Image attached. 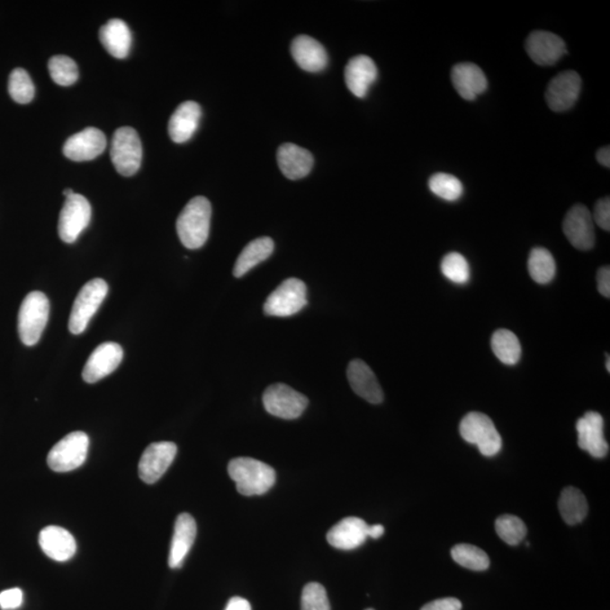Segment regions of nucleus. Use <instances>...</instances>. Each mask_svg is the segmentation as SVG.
<instances>
[{"label": "nucleus", "instance_id": "1", "mask_svg": "<svg viewBox=\"0 0 610 610\" xmlns=\"http://www.w3.org/2000/svg\"><path fill=\"white\" fill-rule=\"evenodd\" d=\"M211 205L209 199L194 197L185 205L176 220V232L181 243L190 250L205 245L210 236Z\"/></svg>", "mask_w": 610, "mask_h": 610}, {"label": "nucleus", "instance_id": "2", "mask_svg": "<svg viewBox=\"0 0 610 610\" xmlns=\"http://www.w3.org/2000/svg\"><path fill=\"white\" fill-rule=\"evenodd\" d=\"M228 471L231 480L236 481L238 492L245 497L266 494L276 483L274 468L257 459H233Z\"/></svg>", "mask_w": 610, "mask_h": 610}, {"label": "nucleus", "instance_id": "3", "mask_svg": "<svg viewBox=\"0 0 610 610\" xmlns=\"http://www.w3.org/2000/svg\"><path fill=\"white\" fill-rule=\"evenodd\" d=\"M50 303L42 292H31L25 296L19 312V335L26 346H34L46 329Z\"/></svg>", "mask_w": 610, "mask_h": 610}, {"label": "nucleus", "instance_id": "4", "mask_svg": "<svg viewBox=\"0 0 610 610\" xmlns=\"http://www.w3.org/2000/svg\"><path fill=\"white\" fill-rule=\"evenodd\" d=\"M108 291L107 282L102 278H95L82 287L75 299L72 313H70L68 324L70 333L79 335L85 331L93 316L107 298Z\"/></svg>", "mask_w": 610, "mask_h": 610}, {"label": "nucleus", "instance_id": "5", "mask_svg": "<svg viewBox=\"0 0 610 610\" xmlns=\"http://www.w3.org/2000/svg\"><path fill=\"white\" fill-rule=\"evenodd\" d=\"M459 430L462 439L479 446L485 457H494L502 449V437L488 415L477 412L467 414Z\"/></svg>", "mask_w": 610, "mask_h": 610}, {"label": "nucleus", "instance_id": "6", "mask_svg": "<svg viewBox=\"0 0 610 610\" xmlns=\"http://www.w3.org/2000/svg\"><path fill=\"white\" fill-rule=\"evenodd\" d=\"M90 439L86 433H69L61 439L48 454V465L57 472H67L81 467L85 462Z\"/></svg>", "mask_w": 610, "mask_h": 610}, {"label": "nucleus", "instance_id": "7", "mask_svg": "<svg viewBox=\"0 0 610 610\" xmlns=\"http://www.w3.org/2000/svg\"><path fill=\"white\" fill-rule=\"evenodd\" d=\"M307 303L305 283L298 278H289L268 296L264 312L271 317H291L303 310Z\"/></svg>", "mask_w": 610, "mask_h": 610}, {"label": "nucleus", "instance_id": "8", "mask_svg": "<svg viewBox=\"0 0 610 610\" xmlns=\"http://www.w3.org/2000/svg\"><path fill=\"white\" fill-rule=\"evenodd\" d=\"M143 148L139 134L130 127H122L114 132L112 145V161L123 176H131L139 170Z\"/></svg>", "mask_w": 610, "mask_h": 610}, {"label": "nucleus", "instance_id": "9", "mask_svg": "<svg viewBox=\"0 0 610 610\" xmlns=\"http://www.w3.org/2000/svg\"><path fill=\"white\" fill-rule=\"evenodd\" d=\"M263 402L269 414L283 419L299 418L309 404L307 397L284 383L269 386L264 392Z\"/></svg>", "mask_w": 610, "mask_h": 610}, {"label": "nucleus", "instance_id": "10", "mask_svg": "<svg viewBox=\"0 0 610 610\" xmlns=\"http://www.w3.org/2000/svg\"><path fill=\"white\" fill-rule=\"evenodd\" d=\"M91 218V203L85 197L79 193H74L66 198L58 222V234L61 240L66 243L77 241L81 233L90 224Z\"/></svg>", "mask_w": 610, "mask_h": 610}, {"label": "nucleus", "instance_id": "11", "mask_svg": "<svg viewBox=\"0 0 610 610\" xmlns=\"http://www.w3.org/2000/svg\"><path fill=\"white\" fill-rule=\"evenodd\" d=\"M178 446L174 442H156L141 455L139 466L140 480L146 484L157 483L174 462Z\"/></svg>", "mask_w": 610, "mask_h": 610}, {"label": "nucleus", "instance_id": "12", "mask_svg": "<svg viewBox=\"0 0 610 610\" xmlns=\"http://www.w3.org/2000/svg\"><path fill=\"white\" fill-rule=\"evenodd\" d=\"M581 77L576 72H563L552 79L546 90L548 107L555 112L571 109L580 95Z\"/></svg>", "mask_w": 610, "mask_h": 610}, {"label": "nucleus", "instance_id": "13", "mask_svg": "<svg viewBox=\"0 0 610 610\" xmlns=\"http://www.w3.org/2000/svg\"><path fill=\"white\" fill-rule=\"evenodd\" d=\"M123 349L121 345L112 342L100 345L93 351L84 366V381L95 383L108 377L121 365Z\"/></svg>", "mask_w": 610, "mask_h": 610}, {"label": "nucleus", "instance_id": "14", "mask_svg": "<svg viewBox=\"0 0 610 610\" xmlns=\"http://www.w3.org/2000/svg\"><path fill=\"white\" fill-rule=\"evenodd\" d=\"M563 231L570 243L579 250H590L595 246L592 214L580 203L568 211L563 222Z\"/></svg>", "mask_w": 610, "mask_h": 610}, {"label": "nucleus", "instance_id": "15", "mask_svg": "<svg viewBox=\"0 0 610 610\" xmlns=\"http://www.w3.org/2000/svg\"><path fill=\"white\" fill-rule=\"evenodd\" d=\"M107 148L105 135L97 128H86L69 137L64 145L65 157L76 162L92 161Z\"/></svg>", "mask_w": 610, "mask_h": 610}, {"label": "nucleus", "instance_id": "16", "mask_svg": "<svg viewBox=\"0 0 610 610\" xmlns=\"http://www.w3.org/2000/svg\"><path fill=\"white\" fill-rule=\"evenodd\" d=\"M603 417L596 412H588L577 423L578 445L597 459L608 454L609 445L604 435Z\"/></svg>", "mask_w": 610, "mask_h": 610}, {"label": "nucleus", "instance_id": "17", "mask_svg": "<svg viewBox=\"0 0 610 610\" xmlns=\"http://www.w3.org/2000/svg\"><path fill=\"white\" fill-rule=\"evenodd\" d=\"M525 50L530 58L541 66H552L567 54L562 39L547 31H534L525 41Z\"/></svg>", "mask_w": 610, "mask_h": 610}, {"label": "nucleus", "instance_id": "18", "mask_svg": "<svg viewBox=\"0 0 610 610\" xmlns=\"http://www.w3.org/2000/svg\"><path fill=\"white\" fill-rule=\"evenodd\" d=\"M368 527L364 520L349 516L329 530L327 541L337 550L353 551L363 545L368 539Z\"/></svg>", "mask_w": 610, "mask_h": 610}, {"label": "nucleus", "instance_id": "19", "mask_svg": "<svg viewBox=\"0 0 610 610\" xmlns=\"http://www.w3.org/2000/svg\"><path fill=\"white\" fill-rule=\"evenodd\" d=\"M348 382L357 396L363 398L370 404H381L383 391L377 377L370 366L362 360H354L347 368Z\"/></svg>", "mask_w": 610, "mask_h": 610}, {"label": "nucleus", "instance_id": "20", "mask_svg": "<svg viewBox=\"0 0 610 610\" xmlns=\"http://www.w3.org/2000/svg\"><path fill=\"white\" fill-rule=\"evenodd\" d=\"M291 52L295 63L305 72L319 73L328 65V55L324 46L308 35L295 38L292 42Z\"/></svg>", "mask_w": 610, "mask_h": 610}, {"label": "nucleus", "instance_id": "21", "mask_svg": "<svg viewBox=\"0 0 610 610\" xmlns=\"http://www.w3.org/2000/svg\"><path fill=\"white\" fill-rule=\"evenodd\" d=\"M378 68L368 56H356L348 61L345 68V82L348 90L356 97L368 95L370 87L377 81Z\"/></svg>", "mask_w": 610, "mask_h": 610}, {"label": "nucleus", "instance_id": "22", "mask_svg": "<svg viewBox=\"0 0 610 610\" xmlns=\"http://www.w3.org/2000/svg\"><path fill=\"white\" fill-rule=\"evenodd\" d=\"M40 547L44 554L57 562H66L76 552V541L67 530L49 525L41 530L39 536Z\"/></svg>", "mask_w": 610, "mask_h": 610}, {"label": "nucleus", "instance_id": "23", "mask_svg": "<svg viewBox=\"0 0 610 610\" xmlns=\"http://www.w3.org/2000/svg\"><path fill=\"white\" fill-rule=\"evenodd\" d=\"M277 163L287 179L299 180L310 174L315 160L308 149L286 143L277 150Z\"/></svg>", "mask_w": 610, "mask_h": 610}, {"label": "nucleus", "instance_id": "24", "mask_svg": "<svg viewBox=\"0 0 610 610\" xmlns=\"http://www.w3.org/2000/svg\"><path fill=\"white\" fill-rule=\"evenodd\" d=\"M196 536V521L189 514H181L176 518L174 537H172L170 546L169 567L171 569L183 567L185 557L192 550Z\"/></svg>", "mask_w": 610, "mask_h": 610}, {"label": "nucleus", "instance_id": "25", "mask_svg": "<svg viewBox=\"0 0 610 610\" xmlns=\"http://www.w3.org/2000/svg\"><path fill=\"white\" fill-rule=\"evenodd\" d=\"M202 118L201 105L193 101H187L176 108L169 121V135L176 144L188 141L198 130Z\"/></svg>", "mask_w": 610, "mask_h": 610}, {"label": "nucleus", "instance_id": "26", "mask_svg": "<svg viewBox=\"0 0 610 610\" xmlns=\"http://www.w3.org/2000/svg\"><path fill=\"white\" fill-rule=\"evenodd\" d=\"M451 81L459 95L468 101L475 100L488 88V79L483 70L471 63L455 65L451 72Z\"/></svg>", "mask_w": 610, "mask_h": 610}, {"label": "nucleus", "instance_id": "27", "mask_svg": "<svg viewBox=\"0 0 610 610\" xmlns=\"http://www.w3.org/2000/svg\"><path fill=\"white\" fill-rule=\"evenodd\" d=\"M100 40L110 55L117 59L126 58L131 47V32L126 22L113 19L100 30Z\"/></svg>", "mask_w": 610, "mask_h": 610}, {"label": "nucleus", "instance_id": "28", "mask_svg": "<svg viewBox=\"0 0 610 610\" xmlns=\"http://www.w3.org/2000/svg\"><path fill=\"white\" fill-rule=\"evenodd\" d=\"M275 243L271 238L263 237L251 241L238 256L233 268V275L237 278L245 276L252 268L271 257Z\"/></svg>", "mask_w": 610, "mask_h": 610}, {"label": "nucleus", "instance_id": "29", "mask_svg": "<svg viewBox=\"0 0 610 610\" xmlns=\"http://www.w3.org/2000/svg\"><path fill=\"white\" fill-rule=\"evenodd\" d=\"M559 510L565 523L574 525L586 519L589 507L585 494L580 489L569 486L561 494Z\"/></svg>", "mask_w": 610, "mask_h": 610}, {"label": "nucleus", "instance_id": "30", "mask_svg": "<svg viewBox=\"0 0 610 610\" xmlns=\"http://www.w3.org/2000/svg\"><path fill=\"white\" fill-rule=\"evenodd\" d=\"M492 349L495 356L502 363L515 365L521 357V345L518 337L507 329L495 331L492 337Z\"/></svg>", "mask_w": 610, "mask_h": 610}, {"label": "nucleus", "instance_id": "31", "mask_svg": "<svg viewBox=\"0 0 610 610\" xmlns=\"http://www.w3.org/2000/svg\"><path fill=\"white\" fill-rule=\"evenodd\" d=\"M530 276L538 284H547L555 276V260L545 247H534L528 260Z\"/></svg>", "mask_w": 610, "mask_h": 610}, {"label": "nucleus", "instance_id": "32", "mask_svg": "<svg viewBox=\"0 0 610 610\" xmlns=\"http://www.w3.org/2000/svg\"><path fill=\"white\" fill-rule=\"evenodd\" d=\"M451 556L462 567L471 571H485L489 568V557L480 548L470 543H459L451 550Z\"/></svg>", "mask_w": 610, "mask_h": 610}, {"label": "nucleus", "instance_id": "33", "mask_svg": "<svg viewBox=\"0 0 610 610\" xmlns=\"http://www.w3.org/2000/svg\"><path fill=\"white\" fill-rule=\"evenodd\" d=\"M495 530L498 537L507 545L516 546L524 541L527 527L523 520L512 515H503L495 521Z\"/></svg>", "mask_w": 610, "mask_h": 610}, {"label": "nucleus", "instance_id": "34", "mask_svg": "<svg viewBox=\"0 0 610 610\" xmlns=\"http://www.w3.org/2000/svg\"><path fill=\"white\" fill-rule=\"evenodd\" d=\"M48 67L51 78L60 86L73 85L78 79L77 65L67 56L52 57Z\"/></svg>", "mask_w": 610, "mask_h": 610}, {"label": "nucleus", "instance_id": "35", "mask_svg": "<svg viewBox=\"0 0 610 610\" xmlns=\"http://www.w3.org/2000/svg\"><path fill=\"white\" fill-rule=\"evenodd\" d=\"M8 92L13 100L20 104H28L33 100L35 90L32 79L23 68L13 70L8 81Z\"/></svg>", "mask_w": 610, "mask_h": 610}, {"label": "nucleus", "instance_id": "36", "mask_svg": "<svg viewBox=\"0 0 610 610\" xmlns=\"http://www.w3.org/2000/svg\"><path fill=\"white\" fill-rule=\"evenodd\" d=\"M428 187L435 196L448 202L458 201L463 193L462 181L446 174L433 175L428 181Z\"/></svg>", "mask_w": 610, "mask_h": 610}, {"label": "nucleus", "instance_id": "37", "mask_svg": "<svg viewBox=\"0 0 610 610\" xmlns=\"http://www.w3.org/2000/svg\"><path fill=\"white\" fill-rule=\"evenodd\" d=\"M444 275L455 284H466L471 278V267L465 257L458 252L446 255L441 264Z\"/></svg>", "mask_w": 610, "mask_h": 610}, {"label": "nucleus", "instance_id": "38", "mask_svg": "<svg viewBox=\"0 0 610 610\" xmlns=\"http://www.w3.org/2000/svg\"><path fill=\"white\" fill-rule=\"evenodd\" d=\"M301 610H331L325 587L316 582L305 586L301 598Z\"/></svg>", "mask_w": 610, "mask_h": 610}, {"label": "nucleus", "instance_id": "39", "mask_svg": "<svg viewBox=\"0 0 610 610\" xmlns=\"http://www.w3.org/2000/svg\"><path fill=\"white\" fill-rule=\"evenodd\" d=\"M592 220L598 225L599 228L609 231L610 229V199L606 197L597 202L592 215Z\"/></svg>", "mask_w": 610, "mask_h": 610}, {"label": "nucleus", "instance_id": "40", "mask_svg": "<svg viewBox=\"0 0 610 610\" xmlns=\"http://www.w3.org/2000/svg\"><path fill=\"white\" fill-rule=\"evenodd\" d=\"M23 604V591L19 588H13L0 594V608L3 610H15Z\"/></svg>", "mask_w": 610, "mask_h": 610}, {"label": "nucleus", "instance_id": "41", "mask_svg": "<svg viewBox=\"0 0 610 610\" xmlns=\"http://www.w3.org/2000/svg\"><path fill=\"white\" fill-rule=\"evenodd\" d=\"M462 604L457 598H444L428 603L421 610H462Z\"/></svg>", "mask_w": 610, "mask_h": 610}, {"label": "nucleus", "instance_id": "42", "mask_svg": "<svg viewBox=\"0 0 610 610\" xmlns=\"http://www.w3.org/2000/svg\"><path fill=\"white\" fill-rule=\"evenodd\" d=\"M597 282H598V290L605 298H610V269L605 266L599 269L597 274Z\"/></svg>", "mask_w": 610, "mask_h": 610}, {"label": "nucleus", "instance_id": "43", "mask_svg": "<svg viewBox=\"0 0 610 610\" xmlns=\"http://www.w3.org/2000/svg\"><path fill=\"white\" fill-rule=\"evenodd\" d=\"M225 610H251V605L249 601L241 597H233L229 599Z\"/></svg>", "mask_w": 610, "mask_h": 610}, {"label": "nucleus", "instance_id": "44", "mask_svg": "<svg viewBox=\"0 0 610 610\" xmlns=\"http://www.w3.org/2000/svg\"><path fill=\"white\" fill-rule=\"evenodd\" d=\"M609 146H605V148H600L598 153H597V160L600 163L601 166H604L609 169L610 166V150Z\"/></svg>", "mask_w": 610, "mask_h": 610}, {"label": "nucleus", "instance_id": "45", "mask_svg": "<svg viewBox=\"0 0 610 610\" xmlns=\"http://www.w3.org/2000/svg\"><path fill=\"white\" fill-rule=\"evenodd\" d=\"M384 534V527L382 525H373L368 527V537L378 539L382 537Z\"/></svg>", "mask_w": 610, "mask_h": 610}, {"label": "nucleus", "instance_id": "46", "mask_svg": "<svg viewBox=\"0 0 610 610\" xmlns=\"http://www.w3.org/2000/svg\"><path fill=\"white\" fill-rule=\"evenodd\" d=\"M74 193H75L73 192L72 189L67 188V189H65V190H64V196H65L66 198H68V197L72 196V194H74Z\"/></svg>", "mask_w": 610, "mask_h": 610}, {"label": "nucleus", "instance_id": "47", "mask_svg": "<svg viewBox=\"0 0 610 610\" xmlns=\"http://www.w3.org/2000/svg\"><path fill=\"white\" fill-rule=\"evenodd\" d=\"M606 368H607L608 372H610V359H609V355H607V363H606Z\"/></svg>", "mask_w": 610, "mask_h": 610}, {"label": "nucleus", "instance_id": "48", "mask_svg": "<svg viewBox=\"0 0 610 610\" xmlns=\"http://www.w3.org/2000/svg\"><path fill=\"white\" fill-rule=\"evenodd\" d=\"M366 610H374V609H366Z\"/></svg>", "mask_w": 610, "mask_h": 610}]
</instances>
